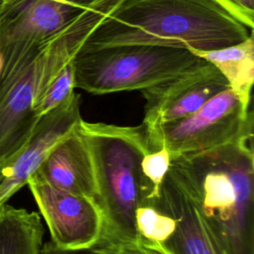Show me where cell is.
<instances>
[{
	"instance_id": "6da1fadb",
	"label": "cell",
	"mask_w": 254,
	"mask_h": 254,
	"mask_svg": "<svg viewBox=\"0 0 254 254\" xmlns=\"http://www.w3.org/2000/svg\"><path fill=\"white\" fill-rule=\"evenodd\" d=\"M170 173L222 254H254L253 136L175 157Z\"/></svg>"
},
{
	"instance_id": "7a4b0ae2",
	"label": "cell",
	"mask_w": 254,
	"mask_h": 254,
	"mask_svg": "<svg viewBox=\"0 0 254 254\" xmlns=\"http://www.w3.org/2000/svg\"><path fill=\"white\" fill-rule=\"evenodd\" d=\"M251 33L212 0H123L82 48L154 45L210 51Z\"/></svg>"
},
{
	"instance_id": "d6986e66",
	"label": "cell",
	"mask_w": 254,
	"mask_h": 254,
	"mask_svg": "<svg viewBox=\"0 0 254 254\" xmlns=\"http://www.w3.org/2000/svg\"><path fill=\"white\" fill-rule=\"evenodd\" d=\"M86 254H141V252L130 248L98 243L94 247L88 249Z\"/></svg>"
},
{
	"instance_id": "52a82bcc",
	"label": "cell",
	"mask_w": 254,
	"mask_h": 254,
	"mask_svg": "<svg viewBox=\"0 0 254 254\" xmlns=\"http://www.w3.org/2000/svg\"><path fill=\"white\" fill-rule=\"evenodd\" d=\"M27 185L56 246L80 251L100 242L103 215L94 199L55 188L37 173Z\"/></svg>"
},
{
	"instance_id": "603a6c76",
	"label": "cell",
	"mask_w": 254,
	"mask_h": 254,
	"mask_svg": "<svg viewBox=\"0 0 254 254\" xmlns=\"http://www.w3.org/2000/svg\"><path fill=\"white\" fill-rule=\"evenodd\" d=\"M3 2H4V0H0V10H1L2 6H3Z\"/></svg>"
},
{
	"instance_id": "7402d4cb",
	"label": "cell",
	"mask_w": 254,
	"mask_h": 254,
	"mask_svg": "<svg viewBox=\"0 0 254 254\" xmlns=\"http://www.w3.org/2000/svg\"><path fill=\"white\" fill-rule=\"evenodd\" d=\"M2 63H3V59H2V55H1V53H0V69H1V67H2Z\"/></svg>"
},
{
	"instance_id": "ac0fdd59",
	"label": "cell",
	"mask_w": 254,
	"mask_h": 254,
	"mask_svg": "<svg viewBox=\"0 0 254 254\" xmlns=\"http://www.w3.org/2000/svg\"><path fill=\"white\" fill-rule=\"evenodd\" d=\"M242 25L253 31L254 0H212Z\"/></svg>"
},
{
	"instance_id": "7c38bea8",
	"label": "cell",
	"mask_w": 254,
	"mask_h": 254,
	"mask_svg": "<svg viewBox=\"0 0 254 254\" xmlns=\"http://www.w3.org/2000/svg\"><path fill=\"white\" fill-rule=\"evenodd\" d=\"M160 202L176 218L177 227L171 238L157 250L164 254H222L170 170L162 186Z\"/></svg>"
},
{
	"instance_id": "277c9868",
	"label": "cell",
	"mask_w": 254,
	"mask_h": 254,
	"mask_svg": "<svg viewBox=\"0 0 254 254\" xmlns=\"http://www.w3.org/2000/svg\"><path fill=\"white\" fill-rule=\"evenodd\" d=\"M205 61L185 48L119 45L82 48L73 58L75 87L92 94L143 90Z\"/></svg>"
},
{
	"instance_id": "cb8c5ba5",
	"label": "cell",
	"mask_w": 254,
	"mask_h": 254,
	"mask_svg": "<svg viewBox=\"0 0 254 254\" xmlns=\"http://www.w3.org/2000/svg\"><path fill=\"white\" fill-rule=\"evenodd\" d=\"M0 181H1V177H0Z\"/></svg>"
},
{
	"instance_id": "9a60e30c",
	"label": "cell",
	"mask_w": 254,
	"mask_h": 254,
	"mask_svg": "<svg viewBox=\"0 0 254 254\" xmlns=\"http://www.w3.org/2000/svg\"><path fill=\"white\" fill-rule=\"evenodd\" d=\"M136 230L140 246L157 249L165 244L177 227L176 218L160 202H143L135 215Z\"/></svg>"
},
{
	"instance_id": "3957f363",
	"label": "cell",
	"mask_w": 254,
	"mask_h": 254,
	"mask_svg": "<svg viewBox=\"0 0 254 254\" xmlns=\"http://www.w3.org/2000/svg\"><path fill=\"white\" fill-rule=\"evenodd\" d=\"M79 129L92 158L97 201L103 215L99 243L141 251L135 215L144 201L140 164L149 152L143 125L81 120Z\"/></svg>"
},
{
	"instance_id": "2e32d148",
	"label": "cell",
	"mask_w": 254,
	"mask_h": 254,
	"mask_svg": "<svg viewBox=\"0 0 254 254\" xmlns=\"http://www.w3.org/2000/svg\"><path fill=\"white\" fill-rule=\"evenodd\" d=\"M172 156L165 147L147 152L140 164L144 190V201H155L161 197V190L169 173Z\"/></svg>"
},
{
	"instance_id": "44dd1931",
	"label": "cell",
	"mask_w": 254,
	"mask_h": 254,
	"mask_svg": "<svg viewBox=\"0 0 254 254\" xmlns=\"http://www.w3.org/2000/svg\"><path fill=\"white\" fill-rule=\"evenodd\" d=\"M141 254H164L161 251L157 250V249H153V248H146V247H142L141 248Z\"/></svg>"
},
{
	"instance_id": "8992f818",
	"label": "cell",
	"mask_w": 254,
	"mask_h": 254,
	"mask_svg": "<svg viewBox=\"0 0 254 254\" xmlns=\"http://www.w3.org/2000/svg\"><path fill=\"white\" fill-rule=\"evenodd\" d=\"M40 49L19 44L0 49V170L26 145L40 119L34 111V61Z\"/></svg>"
},
{
	"instance_id": "ba28073f",
	"label": "cell",
	"mask_w": 254,
	"mask_h": 254,
	"mask_svg": "<svg viewBox=\"0 0 254 254\" xmlns=\"http://www.w3.org/2000/svg\"><path fill=\"white\" fill-rule=\"evenodd\" d=\"M97 0H4L0 10V49L19 44L41 48Z\"/></svg>"
},
{
	"instance_id": "5bb4252c",
	"label": "cell",
	"mask_w": 254,
	"mask_h": 254,
	"mask_svg": "<svg viewBox=\"0 0 254 254\" xmlns=\"http://www.w3.org/2000/svg\"><path fill=\"white\" fill-rule=\"evenodd\" d=\"M44 227L35 211L0 206V254H40Z\"/></svg>"
},
{
	"instance_id": "5b68a950",
	"label": "cell",
	"mask_w": 254,
	"mask_h": 254,
	"mask_svg": "<svg viewBox=\"0 0 254 254\" xmlns=\"http://www.w3.org/2000/svg\"><path fill=\"white\" fill-rule=\"evenodd\" d=\"M144 129L149 151L165 147L175 158L253 136V111L228 87L187 117Z\"/></svg>"
},
{
	"instance_id": "9c48e42d",
	"label": "cell",
	"mask_w": 254,
	"mask_h": 254,
	"mask_svg": "<svg viewBox=\"0 0 254 254\" xmlns=\"http://www.w3.org/2000/svg\"><path fill=\"white\" fill-rule=\"evenodd\" d=\"M228 87L219 70L205 61L186 72L141 90L146 100L142 125L150 129L187 117Z\"/></svg>"
},
{
	"instance_id": "e0dca14e",
	"label": "cell",
	"mask_w": 254,
	"mask_h": 254,
	"mask_svg": "<svg viewBox=\"0 0 254 254\" xmlns=\"http://www.w3.org/2000/svg\"><path fill=\"white\" fill-rule=\"evenodd\" d=\"M74 88L75 68L72 59L56 74L37 100L34 106L37 117L41 118L65 102L74 92Z\"/></svg>"
},
{
	"instance_id": "4fadbf2b",
	"label": "cell",
	"mask_w": 254,
	"mask_h": 254,
	"mask_svg": "<svg viewBox=\"0 0 254 254\" xmlns=\"http://www.w3.org/2000/svg\"><path fill=\"white\" fill-rule=\"evenodd\" d=\"M213 64L226 79L229 88L245 104L250 105L254 82V38L210 51H190Z\"/></svg>"
},
{
	"instance_id": "8fae6325",
	"label": "cell",
	"mask_w": 254,
	"mask_h": 254,
	"mask_svg": "<svg viewBox=\"0 0 254 254\" xmlns=\"http://www.w3.org/2000/svg\"><path fill=\"white\" fill-rule=\"evenodd\" d=\"M36 173L55 188L98 203L92 158L79 124L50 151Z\"/></svg>"
},
{
	"instance_id": "30bf717a",
	"label": "cell",
	"mask_w": 254,
	"mask_h": 254,
	"mask_svg": "<svg viewBox=\"0 0 254 254\" xmlns=\"http://www.w3.org/2000/svg\"><path fill=\"white\" fill-rule=\"evenodd\" d=\"M81 120L80 95L75 92L39 119L26 145L0 170V206L27 185L50 151Z\"/></svg>"
},
{
	"instance_id": "ffe728a7",
	"label": "cell",
	"mask_w": 254,
	"mask_h": 254,
	"mask_svg": "<svg viewBox=\"0 0 254 254\" xmlns=\"http://www.w3.org/2000/svg\"><path fill=\"white\" fill-rule=\"evenodd\" d=\"M87 250H77V251H71V250H64L62 248H59L56 246L52 241H49L42 245L40 254H86Z\"/></svg>"
}]
</instances>
